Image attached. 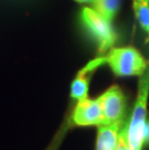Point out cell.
<instances>
[{
  "instance_id": "obj_1",
  "label": "cell",
  "mask_w": 149,
  "mask_h": 150,
  "mask_svg": "<svg viewBox=\"0 0 149 150\" xmlns=\"http://www.w3.org/2000/svg\"><path fill=\"white\" fill-rule=\"evenodd\" d=\"M149 95V63L146 71L139 79L138 91L134 110L129 120V142L131 150H142L143 131L147 115V100Z\"/></svg>"
},
{
  "instance_id": "obj_2",
  "label": "cell",
  "mask_w": 149,
  "mask_h": 150,
  "mask_svg": "<svg viewBox=\"0 0 149 150\" xmlns=\"http://www.w3.org/2000/svg\"><path fill=\"white\" fill-rule=\"evenodd\" d=\"M105 57L113 74L118 76H141L148 66L146 59L133 47H114Z\"/></svg>"
},
{
  "instance_id": "obj_3",
  "label": "cell",
  "mask_w": 149,
  "mask_h": 150,
  "mask_svg": "<svg viewBox=\"0 0 149 150\" xmlns=\"http://www.w3.org/2000/svg\"><path fill=\"white\" fill-rule=\"evenodd\" d=\"M81 21L98 45L100 53H106L114 46L117 35L107 21L93 8L84 7L81 13Z\"/></svg>"
},
{
  "instance_id": "obj_4",
  "label": "cell",
  "mask_w": 149,
  "mask_h": 150,
  "mask_svg": "<svg viewBox=\"0 0 149 150\" xmlns=\"http://www.w3.org/2000/svg\"><path fill=\"white\" fill-rule=\"evenodd\" d=\"M103 112L102 125H119L125 121L126 100L122 89L112 85L98 98Z\"/></svg>"
},
{
  "instance_id": "obj_5",
  "label": "cell",
  "mask_w": 149,
  "mask_h": 150,
  "mask_svg": "<svg viewBox=\"0 0 149 150\" xmlns=\"http://www.w3.org/2000/svg\"><path fill=\"white\" fill-rule=\"evenodd\" d=\"M72 123L76 126H100L103 124V112L99 100L85 98L78 101L72 113Z\"/></svg>"
},
{
  "instance_id": "obj_6",
  "label": "cell",
  "mask_w": 149,
  "mask_h": 150,
  "mask_svg": "<svg viewBox=\"0 0 149 150\" xmlns=\"http://www.w3.org/2000/svg\"><path fill=\"white\" fill-rule=\"evenodd\" d=\"M106 63V57H98V58L91 60L88 64L83 67L78 73L77 76L72 82L71 85V98L74 100L80 101L82 99L88 98V89H89V82L91 76L96 69L101 65Z\"/></svg>"
},
{
  "instance_id": "obj_7",
  "label": "cell",
  "mask_w": 149,
  "mask_h": 150,
  "mask_svg": "<svg viewBox=\"0 0 149 150\" xmlns=\"http://www.w3.org/2000/svg\"><path fill=\"white\" fill-rule=\"evenodd\" d=\"M121 126L119 125L98 126L96 150H115L117 139H118V133Z\"/></svg>"
},
{
  "instance_id": "obj_8",
  "label": "cell",
  "mask_w": 149,
  "mask_h": 150,
  "mask_svg": "<svg viewBox=\"0 0 149 150\" xmlns=\"http://www.w3.org/2000/svg\"><path fill=\"white\" fill-rule=\"evenodd\" d=\"M121 0H94L91 3L93 9L97 11L107 21L112 22L118 11Z\"/></svg>"
},
{
  "instance_id": "obj_9",
  "label": "cell",
  "mask_w": 149,
  "mask_h": 150,
  "mask_svg": "<svg viewBox=\"0 0 149 150\" xmlns=\"http://www.w3.org/2000/svg\"><path fill=\"white\" fill-rule=\"evenodd\" d=\"M138 22L149 37V0H133Z\"/></svg>"
},
{
  "instance_id": "obj_10",
  "label": "cell",
  "mask_w": 149,
  "mask_h": 150,
  "mask_svg": "<svg viewBox=\"0 0 149 150\" xmlns=\"http://www.w3.org/2000/svg\"><path fill=\"white\" fill-rule=\"evenodd\" d=\"M115 150H131L129 142V120H125L119 130Z\"/></svg>"
},
{
  "instance_id": "obj_11",
  "label": "cell",
  "mask_w": 149,
  "mask_h": 150,
  "mask_svg": "<svg viewBox=\"0 0 149 150\" xmlns=\"http://www.w3.org/2000/svg\"><path fill=\"white\" fill-rule=\"evenodd\" d=\"M149 145V119H146L143 131V146Z\"/></svg>"
},
{
  "instance_id": "obj_12",
  "label": "cell",
  "mask_w": 149,
  "mask_h": 150,
  "mask_svg": "<svg viewBox=\"0 0 149 150\" xmlns=\"http://www.w3.org/2000/svg\"><path fill=\"white\" fill-rule=\"evenodd\" d=\"M75 1H77L78 3H92L94 0H75Z\"/></svg>"
}]
</instances>
